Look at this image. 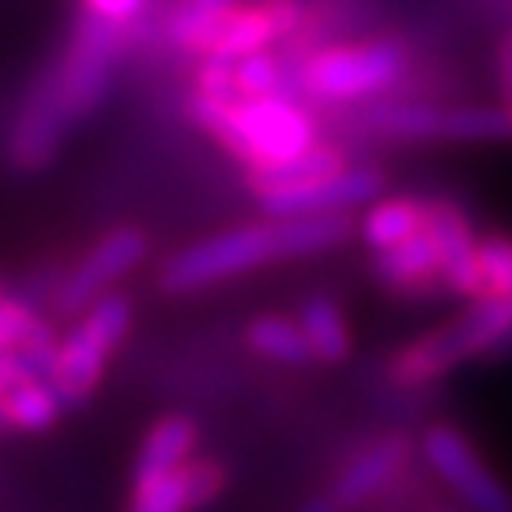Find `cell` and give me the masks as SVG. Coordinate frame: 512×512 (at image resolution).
<instances>
[{"label":"cell","mask_w":512,"mask_h":512,"mask_svg":"<svg viewBox=\"0 0 512 512\" xmlns=\"http://www.w3.org/2000/svg\"><path fill=\"white\" fill-rule=\"evenodd\" d=\"M132 320H136V306L121 292H107L75 317L68 335H61L54 374H50V384L64 406H82L96 392V384L107 374V360L132 331Z\"/></svg>","instance_id":"5"},{"label":"cell","mask_w":512,"mask_h":512,"mask_svg":"<svg viewBox=\"0 0 512 512\" xmlns=\"http://www.w3.org/2000/svg\"><path fill=\"white\" fill-rule=\"evenodd\" d=\"M72 121L64 118L57 89L50 82V72L43 68L32 79L29 93H25L22 107H18L15 121L8 132V160L18 171H43L50 160L57 157V150L64 146V139L72 136Z\"/></svg>","instance_id":"11"},{"label":"cell","mask_w":512,"mask_h":512,"mask_svg":"<svg viewBox=\"0 0 512 512\" xmlns=\"http://www.w3.org/2000/svg\"><path fill=\"white\" fill-rule=\"evenodd\" d=\"M384 171L370 164H345L342 171H331L313 182L292 185V189L256 196L267 217H310V214H349V210L370 207L384 196Z\"/></svg>","instance_id":"9"},{"label":"cell","mask_w":512,"mask_h":512,"mask_svg":"<svg viewBox=\"0 0 512 512\" xmlns=\"http://www.w3.org/2000/svg\"><path fill=\"white\" fill-rule=\"evenodd\" d=\"M424 224L431 239L438 242V253H441V288H452L456 278L463 274V267L470 264L473 249H477V228L473 221L466 217V210L452 200H427V214Z\"/></svg>","instance_id":"17"},{"label":"cell","mask_w":512,"mask_h":512,"mask_svg":"<svg viewBox=\"0 0 512 512\" xmlns=\"http://www.w3.org/2000/svg\"><path fill=\"white\" fill-rule=\"evenodd\" d=\"M0 296H4V281H0Z\"/></svg>","instance_id":"30"},{"label":"cell","mask_w":512,"mask_h":512,"mask_svg":"<svg viewBox=\"0 0 512 512\" xmlns=\"http://www.w3.org/2000/svg\"><path fill=\"white\" fill-rule=\"evenodd\" d=\"M278 260H288L285 232H281L278 217H267V221L224 228V232L182 246L160 264L157 285L171 296H189V292L260 271V267L278 264Z\"/></svg>","instance_id":"3"},{"label":"cell","mask_w":512,"mask_h":512,"mask_svg":"<svg viewBox=\"0 0 512 512\" xmlns=\"http://www.w3.org/2000/svg\"><path fill=\"white\" fill-rule=\"evenodd\" d=\"M409 50L399 40H360L331 43L310 50L299 61L296 82L303 93L328 100V104H352L384 93L406 75Z\"/></svg>","instance_id":"4"},{"label":"cell","mask_w":512,"mask_h":512,"mask_svg":"<svg viewBox=\"0 0 512 512\" xmlns=\"http://www.w3.org/2000/svg\"><path fill=\"white\" fill-rule=\"evenodd\" d=\"M64 402L54 384L32 377L0 395V434H43L61 420Z\"/></svg>","instance_id":"18"},{"label":"cell","mask_w":512,"mask_h":512,"mask_svg":"<svg viewBox=\"0 0 512 512\" xmlns=\"http://www.w3.org/2000/svg\"><path fill=\"white\" fill-rule=\"evenodd\" d=\"M281 25L274 18L267 0H235L232 8L217 11L207 22L203 36L196 40L192 57H221V61H239L256 50H271L281 43Z\"/></svg>","instance_id":"13"},{"label":"cell","mask_w":512,"mask_h":512,"mask_svg":"<svg viewBox=\"0 0 512 512\" xmlns=\"http://www.w3.org/2000/svg\"><path fill=\"white\" fill-rule=\"evenodd\" d=\"M288 82H296V75L288 72L274 50H256V54L235 61V100L281 96L288 93Z\"/></svg>","instance_id":"23"},{"label":"cell","mask_w":512,"mask_h":512,"mask_svg":"<svg viewBox=\"0 0 512 512\" xmlns=\"http://www.w3.org/2000/svg\"><path fill=\"white\" fill-rule=\"evenodd\" d=\"M299 328L313 349L317 363H342L352 352V331L345 324L342 306L331 296H310L299 306Z\"/></svg>","instance_id":"21"},{"label":"cell","mask_w":512,"mask_h":512,"mask_svg":"<svg viewBox=\"0 0 512 512\" xmlns=\"http://www.w3.org/2000/svg\"><path fill=\"white\" fill-rule=\"evenodd\" d=\"M228 488V470L221 459H185L164 477L132 484L128 512H200Z\"/></svg>","instance_id":"12"},{"label":"cell","mask_w":512,"mask_h":512,"mask_svg":"<svg viewBox=\"0 0 512 512\" xmlns=\"http://www.w3.org/2000/svg\"><path fill=\"white\" fill-rule=\"evenodd\" d=\"M40 317L43 313L25 296H8V292H4V296H0V352L15 349Z\"/></svg>","instance_id":"24"},{"label":"cell","mask_w":512,"mask_h":512,"mask_svg":"<svg viewBox=\"0 0 512 512\" xmlns=\"http://www.w3.org/2000/svg\"><path fill=\"white\" fill-rule=\"evenodd\" d=\"M424 456L473 512H512V495L505 484L452 424H434L424 434Z\"/></svg>","instance_id":"10"},{"label":"cell","mask_w":512,"mask_h":512,"mask_svg":"<svg viewBox=\"0 0 512 512\" xmlns=\"http://www.w3.org/2000/svg\"><path fill=\"white\" fill-rule=\"evenodd\" d=\"M189 4L200 11H224V8H232L235 0H189Z\"/></svg>","instance_id":"29"},{"label":"cell","mask_w":512,"mask_h":512,"mask_svg":"<svg viewBox=\"0 0 512 512\" xmlns=\"http://www.w3.org/2000/svg\"><path fill=\"white\" fill-rule=\"evenodd\" d=\"M189 118L228 157L239 160L242 171L274 168L320 143L317 118L292 93L260 96V100H217L192 93Z\"/></svg>","instance_id":"1"},{"label":"cell","mask_w":512,"mask_h":512,"mask_svg":"<svg viewBox=\"0 0 512 512\" xmlns=\"http://www.w3.org/2000/svg\"><path fill=\"white\" fill-rule=\"evenodd\" d=\"M512 342V299H477L441 328L413 338L388 356V381L399 388H427L459 363L477 360Z\"/></svg>","instance_id":"2"},{"label":"cell","mask_w":512,"mask_h":512,"mask_svg":"<svg viewBox=\"0 0 512 512\" xmlns=\"http://www.w3.org/2000/svg\"><path fill=\"white\" fill-rule=\"evenodd\" d=\"M377 136L402 143H509L512 118L502 104H434V100H388L367 111Z\"/></svg>","instance_id":"7"},{"label":"cell","mask_w":512,"mask_h":512,"mask_svg":"<svg viewBox=\"0 0 512 512\" xmlns=\"http://www.w3.org/2000/svg\"><path fill=\"white\" fill-rule=\"evenodd\" d=\"M374 278L384 288L402 292V296L441 288V253H438V242L427 232V224L416 235L402 239L399 246L374 253Z\"/></svg>","instance_id":"14"},{"label":"cell","mask_w":512,"mask_h":512,"mask_svg":"<svg viewBox=\"0 0 512 512\" xmlns=\"http://www.w3.org/2000/svg\"><path fill=\"white\" fill-rule=\"evenodd\" d=\"M498 100L512 118V36L498 47Z\"/></svg>","instance_id":"26"},{"label":"cell","mask_w":512,"mask_h":512,"mask_svg":"<svg viewBox=\"0 0 512 512\" xmlns=\"http://www.w3.org/2000/svg\"><path fill=\"white\" fill-rule=\"evenodd\" d=\"M438 512H445V509H438Z\"/></svg>","instance_id":"31"},{"label":"cell","mask_w":512,"mask_h":512,"mask_svg":"<svg viewBox=\"0 0 512 512\" xmlns=\"http://www.w3.org/2000/svg\"><path fill=\"white\" fill-rule=\"evenodd\" d=\"M406 456H409V441L402 434H384L374 445L363 448L356 459L345 463V470L335 477L328 495L338 502V509H352V505L367 502L374 491H381L399 473Z\"/></svg>","instance_id":"15"},{"label":"cell","mask_w":512,"mask_h":512,"mask_svg":"<svg viewBox=\"0 0 512 512\" xmlns=\"http://www.w3.org/2000/svg\"><path fill=\"white\" fill-rule=\"evenodd\" d=\"M424 214H427V200H420V196H381L363 214L360 239L374 253L392 249L424 228Z\"/></svg>","instance_id":"20"},{"label":"cell","mask_w":512,"mask_h":512,"mask_svg":"<svg viewBox=\"0 0 512 512\" xmlns=\"http://www.w3.org/2000/svg\"><path fill=\"white\" fill-rule=\"evenodd\" d=\"M153 0H79V11L89 18H100L107 25H118V29H139L143 15L150 11Z\"/></svg>","instance_id":"25"},{"label":"cell","mask_w":512,"mask_h":512,"mask_svg":"<svg viewBox=\"0 0 512 512\" xmlns=\"http://www.w3.org/2000/svg\"><path fill=\"white\" fill-rule=\"evenodd\" d=\"M349 164L342 146L335 143H313L310 150H303L299 157L285 160V164H274V168L246 171V185L253 196H267V192L292 189V185L313 182V178H324L331 171H342Z\"/></svg>","instance_id":"19"},{"label":"cell","mask_w":512,"mask_h":512,"mask_svg":"<svg viewBox=\"0 0 512 512\" xmlns=\"http://www.w3.org/2000/svg\"><path fill=\"white\" fill-rule=\"evenodd\" d=\"M246 345L256 356L281 363V367H306V363H313V349H310V342H306L303 328H299V320L274 317V313L249 320Z\"/></svg>","instance_id":"22"},{"label":"cell","mask_w":512,"mask_h":512,"mask_svg":"<svg viewBox=\"0 0 512 512\" xmlns=\"http://www.w3.org/2000/svg\"><path fill=\"white\" fill-rule=\"evenodd\" d=\"M128 40H132V29H118V25H107L79 11L61 57L47 64L61 111L72 121V128H79L107 100L114 72H118V57L125 54Z\"/></svg>","instance_id":"6"},{"label":"cell","mask_w":512,"mask_h":512,"mask_svg":"<svg viewBox=\"0 0 512 512\" xmlns=\"http://www.w3.org/2000/svg\"><path fill=\"white\" fill-rule=\"evenodd\" d=\"M146 253H150V242L132 224H121L114 232L100 235L72 271L57 274V285L50 292L54 313L79 317L82 310H89L96 299H104L107 292H114L118 281H125L128 274L136 271L146 260Z\"/></svg>","instance_id":"8"},{"label":"cell","mask_w":512,"mask_h":512,"mask_svg":"<svg viewBox=\"0 0 512 512\" xmlns=\"http://www.w3.org/2000/svg\"><path fill=\"white\" fill-rule=\"evenodd\" d=\"M32 377H36V374H32V370L18 360L15 352H0V395L8 392V388H15V384L32 381Z\"/></svg>","instance_id":"27"},{"label":"cell","mask_w":512,"mask_h":512,"mask_svg":"<svg viewBox=\"0 0 512 512\" xmlns=\"http://www.w3.org/2000/svg\"><path fill=\"white\" fill-rule=\"evenodd\" d=\"M292 512H342V509H338V502L331 495H313L303 505H296Z\"/></svg>","instance_id":"28"},{"label":"cell","mask_w":512,"mask_h":512,"mask_svg":"<svg viewBox=\"0 0 512 512\" xmlns=\"http://www.w3.org/2000/svg\"><path fill=\"white\" fill-rule=\"evenodd\" d=\"M200 445V427L189 413H168L160 416L157 424L146 431L143 445H139L136 466H132V484L164 477V473L178 470L185 459H192Z\"/></svg>","instance_id":"16"}]
</instances>
